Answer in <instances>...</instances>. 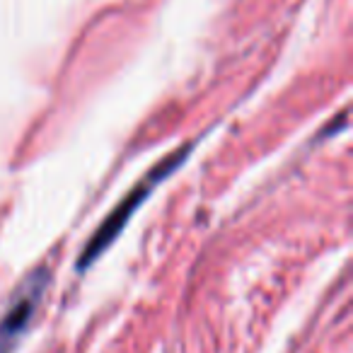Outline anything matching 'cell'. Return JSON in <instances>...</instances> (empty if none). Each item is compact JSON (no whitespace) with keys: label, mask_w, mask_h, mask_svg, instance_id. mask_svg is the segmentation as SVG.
Wrapping results in <instances>:
<instances>
[{"label":"cell","mask_w":353,"mask_h":353,"mask_svg":"<svg viewBox=\"0 0 353 353\" xmlns=\"http://www.w3.org/2000/svg\"><path fill=\"white\" fill-rule=\"evenodd\" d=\"M46 281H49L46 271L39 269L20 285L15 300H12L8 312L0 319V353H12V348L25 336V332L30 329L32 319L37 314V307H39L41 298H44Z\"/></svg>","instance_id":"2"},{"label":"cell","mask_w":353,"mask_h":353,"mask_svg":"<svg viewBox=\"0 0 353 353\" xmlns=\"http://www.w3.org/2000/svg\"><path fill=\"white\" fill-rule=\"evenodd\" d=\"M187 152H189V148L174 150L170 157H165L160 165L152 167V170L141 179V184H136V187H133L131 192L123 196V201L119 203V206L114 208L112 213H109L107 221H104L102 225L97 228V232H94V235L90 237L88 245H85L83 254H80V259H78V269H88V266L92 264V261L97 259L102 252H107V247L112 245L114 240H117L119 232H121L123 228H126V223L133 218L136 208L141 206V203L145 201L148 196H150V192L155 189V184H160L162 179H165V176L170 174V172L174 170L176 165H182V160L187 157Z\"/></svg>","instance_id":"1"}]
</instances>
